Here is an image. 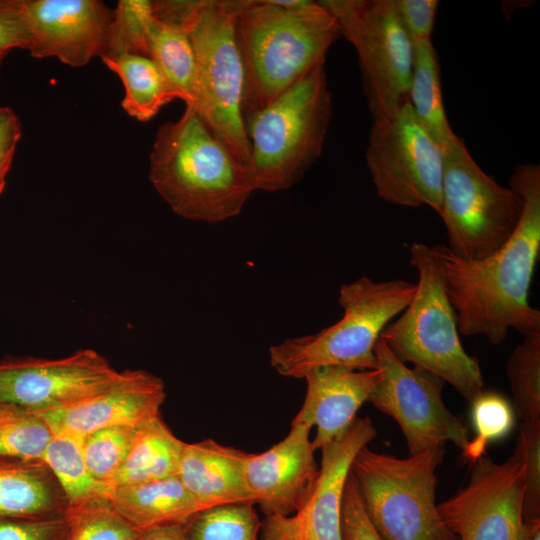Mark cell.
<instances>
[{"label": "cell", "mask_w": 540, "mask_h": 540, "mask_svg": "<svg viewBox=\"0 0 540 540\" xmlns=\"http://www.w3.org/2000/svg\"><path fill=\"white\" fill-rule=\"evenodd\" d=\"M374 355L380 378L367 401L400 426L410 455L452 442L463 453L469 446L465 421L452 413L442 398L444 381L401 361L379 338Z\"/></svg>", "instance_id": "12"}, {"label": "cell", "mask_w": 540, "mask_h": 540, "mask_svg": "<svg viewBox=\"0 0 540 540\" xmlns=\"http://www.w3.org/2000/svg\"><path fill=\"white\" fill-rule=\"evenodd\" d=\"M66 499L41 460L0 456V519L62 515Z\"/></svg>", "instance_id": "21"}, {"label": "cell", "mask_w": 540, "mask_h": 540, "mask_svg": "<svg viewBox=\"0 0 540 540\" xmlns=\"http://www.w3.org/2000/svg\"><path fill=\"white\" fill-rule=\"evenodd\" d=\"M472 421L476 437L470 440L463 453L472 463L480 458L486 445L493 440L505 437L512 429L513 408L497 393H481L472 401Z\"/></svg>", "instance_id": "34"}, {"label": "cell", "mask_w": 540, "mask_h": 540, "mask_svg": "<svg viewBox=\"0 0 540 540\" xmlns=\"http://www.w3.org/2000/svg\"><path fill=\"white\" fill-rule=\"evenodd\" d=\"M154 16L153 1H119L101 58L122 53L148 57V31Z\"/></svg>", "instance_id": "33"}, {"label": "cell", "mask_w": 540, "mask_h": 540, "mask_svg": "<svg viewBox=\"0 0 540 540\" xmlns=\"http://www.w3.org/2000/svg\"><path fill=\"white\" fill-rule=\"evenodd\" d=\"M156 17L182 27L196 59L194 109L249 170L242 115L243 69L235 41V0L153 1ZM250 172V171H249Z\"/></svg>", "instance_id": "4"}, {"label": "cell", "mask_w": 540, "mask_h": 540, "mask_svg": "<svg viewBox=\"0 0 540 540\" xmlns=\"http://www.w3.org/2000/svg\"><path fill=\"white\" fill-rule=\"evenodd\" d=\"M311 427L293 422L286 437L245 461V477L254 504L265 516H290L308 502L319 476Z\"/></svg>", "instance_id": "17"}, {"label": "cell", "mask_w": 540, "mask_h": 540, "mask_svg": "<svg viewBox=\"0 0 540 540\" xmlns=\"http://www.w3.org/2000/svg\"><path fill=\"white\" fill-rule=\"evenodd\" d=\"M247 456L212 439L185 443L177 476L201 510L233 503L254 504L245 477Z\"/></svg>", "instance_id": "20"}, {"label": "cell", "mask_w": 540, "mask_h": 540, "mask_svg": "<svg viewBox=\"0 0 540 540\" xmlns=\"http://www.w3.org/2000/svg\"><path fill=\"white\" fill-rule=\"evenodd\" d=\"M416 284L401 280L374 281L363 276L343 284L339 292L342 317L316 334L286 339L269 349L271 366L281 375L303 378L322 366L377 369L375 345L390 321L410 303Z\"/></svg>", "instance_id": "7"}, {"label": "cell", "mask_w": 540, "mask_h": 540, "mask_svg": "<svg viewBox=\"0 0 540 540\" xmlns=\"http://www.w3.org/2000/svg\"><path fill=\"white\" fill-rule=\"evenodd\" d=\"M155 14V13H154ZM148 57L162 71L186 106L196 101V59L186 31L154 16L148 31Z\"/></svg>", "instance_id": "27"}, {"label": "cell", "mask_w": 540, "mask_h": 540, "mask_svg": "<svg viewBox=\"0 0 540 540\" xmlns=\"http://www.w3.org/2000/svg\"><path fill=\"white\" fill-rule=\"evenodd\" d=\"M101 60L121 79L125 91L121 106L130 117L149 121L164 105L178 99L162 71L149 57L122 53Z\"/></svg>", "instance_id": "24"}, {"label": "cell", "mask_w": 540, "mask_h": 540, "mask_svg": "<svg viewBox=\"0 0 540 540\" xmlns=\"http://www.w3.org/2000/svg\"><path fill=\"white\" fill-rule=\"evenodd\" d=\"M393 5L413 44L431 40L439 6L437 0H393Z\"/></svg>", "instance_id": "38"}, {"label": "cell", "mask_w": 540, "mask_h": 540, "mask_svg": "<svg viewBox=\"0 0 540 540\" xmlns=\"http://www.w3.org/2000/svg\"><path fill=\"white\" fill-rule=\"evenodd\" d=\"M332 116L325 63L244 118L255 190L295 185L321 156Z\"/></svg>", "instance_id": "5"}, {"label": "cell", "mask_w": 540, "mask_h": 540, "mask_svg": "<svg viewBox=\"0 0 540 540\" xmlns=\"http://www.w3.org/2000/svg\"><path fill=\"white\" fill-rule=\"evenodd\" d=\"M413 46L409 104L421 125L442 148L457 135L444 109L439 58L431 40L418 41Z\"/></svg>", "instance_id": "25"}, {"label": "cell", "mask_w": 540, "mask_h": 540, "mask_svg": "<svg viewBox=\"0 0 540 540\" xmlns=\"http://www.w3.org/2000/svg\"><path fill=\"white\" fill-rule=\"evenodd\" d=\"M444 451L439 446L396 458L365 446L356 454L350 473L370 522L384 540H458L435 502L436 469Z\"/></svg>", "instance_id": "8"}, {"label": "cell", "mask_w": 540, "mask_h": 540, "mask_svg": "<svg viewBox=\"0 0 540 540\" xmlns=\"http://www.w3.org/2000/svg\"><path fill=\"white\" fill-rule=\"evenodd\" d=\"M140 427L112 426L82 436L84 460L96 480L111 488Z\"/></svg>", "instance_id": "32"}, {"label": "cell", "mask_w": 540, "mask_h": 540, "mask_svg": "<svg viewBox=\"0 0 540 540\" xmlns=\"http://www.w3.org/2000/svg\"><path fill=\"white\" fill-rule=\"evenodd\" d=\"M251 503L202 509L182 526L190 540H259L261 522Z\"/></svg>", "instance_id": "28"}, {"label": "cell", "mask_w": 540, "mask_h": 540, "mask_svg": "<svg viewBox=\"0 0 540 540\" xmlns=\"http://www.w3.org/2000/svg\"><path fill=\"white\" fill-rule=\"evenodd\" d=\"M514 452L524 463V519L540 520V420L522 423Z\"/></svg>", "instance_id": "35"}, {"label": "cell", "mask_w": 540, "mask_h": 540, "mask_svg": "<svg viewBox=\"0 0 540 540\" xmlns=\"http://www.w3.org/2000/svg\"><path fill=\"white\" fill-rule=\"evenodd\" d=\"M29 45L24 0H0V51L14 48L28 51Z\"/></svg>", "instance_id": "39"}, {"label": "cell", "mask_w": 540, "mask_h": 540, "mask_svg": "<svg viewBox=\"0 0 540 540\" xmlns=\"http://www.w3.org/2000/svg\"><path fill=\"white\" fill-rule=\"evenodd\" d=\"M63 516L66 531L62 540H136L142 532L122 518L108 499L67 506Z\"/></svg>", "instance_id": "31"}, {"label": "cell", "mask_w": 540, "mask_h": 540, "mask_svg": "<svg viewBox=\"0 0 540 540\" xmlns=\"http://www.w3.org/2000/svg\"><path fill=\"white\" fill-rule=\"evenodd\" d=\"M365 159L380 199L404 207L426 205L439 214L442 149L409 102L388 117L373 119Z\"/></svg>", "instance_id": "11"}, {"label": "cell", "mask_w": 540, "mask_h": 540, "mask_svg": "<svg viewBox=\"0 0 540 540\" xmlns=\"http://www.w3.org/2000/svg\"><path fill=\"white\" fill-rule=\"evenodd\" d=\"M111 507L140 531L183 525L201 508L178 476L117 486L108 495Z\"/></svg>", "instance_id": "22"}, {"label": "cell", "mask_w": 540, "mask_h": 540, "mask_svg": "<svg viewBox=\"0 0 540 540\" xmlns=\"http://www.w3.org/2000/svg\"><path fill=\"white\" fill-rule=\"evenodd\" d=\"M509 186L523 199V210L510 238L490 255L475 260L434 245L445 286L464 336L482 335L502 343L510 329L524 336L540 331V311L529 303L540 254V167L518 164Z\"/></svg>", "instance_id": "1"}, {"label": "cell", "mask_w": 540, "mask_h": 540, "mask_svg": "<svg viewBox=\"0 0 540 540\" xmlns=\"http://www.w3.org/2000/svg\"><path fill=\"white\" fill-rule=\"evenodd\" d=\"M303 378L306 395L293 422L316 427L312 445L317 450L344 432L357 417L380 378V370L322 366L309 370Z\"/></svg>", "instance_id": "19"}, {"label": "cell", "mask_w": 540, "mask_h": 540, "mask_svg": "<svg viewBox=\"0 0 540 540\" xmlns=\"http://www.w3.org/2000/svg\"><path fill=\"white\" fill-rule=\"evenodd\" d=\"M184 444L160 415L145 423L113 478L111 489L177 476Z\"/></svg>", "instance_id": "23"}, {"label": "cell", "mask_w": 540, "mask_h": 540, "mask_svg": "<svg viewBox=\"0 0 540 540\" xmlns=\"http://www.w3.org/2000/svg\"><path fill=\"white\" fill-rule=\"evenodd\" d=\"M34 58L82 67L104 54L114 11L99 0H24Z\"/></svg>", "instance_id": "16"}, {"label": "cell", "mask_w": 540, "mask_h": 540, "mask_svg": "<svg viewBox=\"0 0 540 540\" xmlns=\"http://www.w3.org/2000/svg\"><path fill=\"white\" fill-rule=\"evenodd\" d=\"M65 531L63 514L37 519H0V540H62Z\"/></svg>", "instance_id": "37"}, {"label": "cell", "mask_w": 540, "mask_h": 540, "mask_svg": "<svg viewBox=\"0 0 540 540\" xmlns=\"http://www.w3.org/2000/svg\"><path fill=\"white\" fill-rule=\"evenodd\" d=\"M531 540H540V531H538Z\"/></svg>", "instance_id": "43"}, {"label": "cell", "mask_w": 540, "mask_h": 540, "mask_svg": "<svg viewBox=\"0 0 540 540\" xmlns=\"http://www.w3.org/2000/svg\"><path fill=\"white\" fill-rule=\"evenodd\" d=\"M442 203L439 212L456 256L484 258L513 234L523 210L521 195L484 172L458 136L442 147Z\"/></svg>", "instance_id": "9"}, {"label": "cell", "mask_w": 540, "mask_h": 540, "mask_svg": "<svg viewBox=\"0 0 540 540\" xmlns=\"http://www.w3.org/2000/svg\"><path fill=\"white\" fill-rule=\"evenodd\" d=\"M149 180L174 213L193 221L232 218L254 191L248 168L192 106L157 130L149 155Z\"/></svg>", "instance_id": "3"}, {"label": "cell", "mask_w": 540, "mask_h": 540, "mask_svg": "<svg viewBox=\"0 0 540 540\" xmlns=\"http://www.w3.org/2000/svg\"><path fill=\"white\" fill-rule=\"evenodd\" d=\"M120 372L93 349L64 358L0 359V403L31 413L66 408L107 391Z\"/></svg>", "instance_id": "14"}, {"label": "cell", "mask_w": 540, "mask_h": 540, "mask_svg": "<svg viewBox=\"0 0 540 540\" xmlns=\"http://www.w3.org/2000/svg\"><path fill=\"white\" fill-rule=\"evenodd\" d=\"M341 540H384L370 522L356 481L351 473L346 481L340 512Z\"/></svg>", "instance_id": "36"}, {"label": "cell", "mask_w": 540, "mask_h": 540, "mask_svg": "<svg viewBox=\"0 0 540 540\" xmlns=\"http://www.w3.org/2000/svg\"><path fill=\"white\" fill-rule=\"evenodd\" d=\"M409 262L418 272L416 291L380 339L401 361L438 376L472 402L483 392V375L461 344L435 247L414 242Z\"/></svg>", "instance_id": "6"}, {"label": "cell", "mask_w": 540, "mask_h": 540, "mask_svg": "<svg viewBox=\"0 0 540 540\" xmlns=\"http://www.w3.org/2000/svg\"><path fill=\"white\" fill-rule=\"evenodd\" d=\"M506 372L517 415L523 422L540 420V331L524 336L510 355Z\"/></svg>", "instance_id": "29"}, {"label": "cell", "mask_w": 540, "mask_h": 540, "mask_svg": "<svg viewBox=\"0 0 540 540\" xmlns=\"http://www.w3.org/2000/svg\"><path fill=\"white\" fill-rule=\"evenodd\" d=\"M52 434L39 415L0 403V456L41 460Z\"/></svg>", "instance_id": "30"}, {"label": "cell", "mask_w": 540, "mask_h": 540, "mask_svg": "<svg viewBox=\"0 0 540 540\" xmlns=\"http://www.w3.org/2000/svg\"><path fill=\"white\" fill-rule=\"evenodd\" d=\"M136 540H190L182 525H167L142 531Z\"/></svg>", "instance_id": "41"}, {"label": "cell", "mask_w": 540, "mask_h": 540, "mask_svg": "<svg viewBox=\"0 0 540 540\" xmlns=\"http://www.w3.org/2000/svg\"><path fill=\"white\" fill-rule=\"evenodd\" d=\"M234 34L243 69V120L325 63L342 36L331 13L308 0H235Z\"/></svg>", "instance_id": "2"}, {"label": "cell", "mask_w": 540, "mask_h": 540, "mask_svg": "<svg viewBox=\"0 0 540 540\" xmlns=\"http://www.w3.org/2000/svg\"><path fill=\"white\" fill-rule=\"evenodd\" d=\"M524 490V463L517 453L500 463L482 455L467 485L437 509L458 540H531L540 520L524 519Z\"/></svg>", "instance_id": "13"}, {"label": "cell", "mask_w": 540, "mask_h": 540, "mask_svg": "<svg viewBox=\"0 0 540 540\" xmlns=\"http://www.w3.org/2000/svg\"><path fill=\"white\" fill-rule=\"evenodd\" d=\"M21 135L22 125L17 114L10 107H0V194L5 190Z\"/></svg>", "instance_id": "40"}, {"label": "cell", "mask_w": 540, "mask_h": 540, "mask_svg": "<svg viewBox=\"0 0 540 540\" xmlns=\"http://www.w3.org/2000/svg\"><path fill=\"white\" fill-rule=\"evenodd\" d=\"M355 48L363 91L373 119L388 117L409 102L414 46L393 0L319 1Z\"/></svg>", "instance_id": "10"}, {"label": "cell", "mask_w": 540, "mask_h": 540, "mask_svg": "<svg viewBox=\"0 0 540 540\" xmlns=\"http://www.w3.org/2000/svg\"><path fill=\"white\" fill-rule=\"evenodd\" d=\"M376 435L371 419L357 416L323 445L319 476L308 502L290 516H266L259 540H341V503L351 464Z\"/></svg>", "instance_id": "15"}, {"label": "cell", "mask_w": 540, "mask_h": 540, "mask_svg": "<svg viewBox=\"0 0 540 540\" xmlns=\"http://www.w3.org/2000/svg\"><path fill=\"white\" fill-rule=\"evenodd\" d=\"M166 398L162 379L144 370L120 372L104 393L78 404L38 413L53 432L84 436L112 426L140 427L160 415Z\"/></svg>", "instance_id": "18"}, {"label": "cell", "mask_w": 540, "mask_h": 540, "mask_svg": "<svg viewBox=\"0 0 540 540\" xmlns=\"http://www.w3.org/2000/svg\"><path fill=\"white\" fill-rule=\"evenodd\" d=\"M10 51H0V70H1V67L4 63V60L5 58L7 57V55L9 54Z\"/></svg>", "instance_id": "42"}, {"label": "cell", "mask_w": 540, "mask_h": 540, "mask_svg": "<svg viewBox=\"0 0 540 540\" xmlns=\"http://www.w3.org/2000/svg\"><path fill=\"white\" fill-rule=\"evenodd\" d=\"M41 461L57 481L67 506L75 507L108 499L111 488L96 480L85 463L82 436L53 432Z\"/></svg>", "instance_id": "26"}]
</instances>
